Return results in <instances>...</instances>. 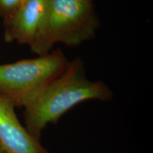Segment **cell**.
I'll return each mask as SVG.
<instances>
[{"instance_id":"6da1fadb","label":"cell","mask_w":153,"mask_h":153,"mask_svg":"<svg viewBox=\"0 0 153 153\" xmlns=\"http://www.w3.org/2000/svg\"><path fill=\"white\" fill-rule=\"evenodd\" d=\"M79 57L70 61L61 74L53 80L24 106L25 128L40 140L49 123H56L69 110L87 100L108 101L112 91L102 81L87 78Z\"/></svg>"},{"instance_id":"7a4b0ae2","label":"cell","mask_w":153,"mask_h":153,"mask_svg":"<svg viewBox=\"0 0 153 153\" xmlns=\"http://www.w3.org/2000/svg\"><path fill=\"white\" fill-rule=\"evenodd\" d=\"M99 23L93 1L47 0L41 26L30 48L42 55L51 52L57 43L77 46L94 37Z\"/></svg>"},{"instance_id":"3957f363","label":"cell","mask_w":153,"mask_h":153,"mask_svg":"<svg viewBox=\"0 0 153 153\" xmlns=\"http://www.w3.org/2000/svg\"><path fill=\"white\" fill-rule=\"evenodd\" d=\"M70 61L60 49L30 59L0 65V97L24 107L61 74Z\"/></svg>"},{"instance_id":"277c9868","label":"cell","mask_w":153,"mask_h":153,"mask_svg":"<svg viewBox=\"0 0 153 153\" xmlns=\"http://www.w3.org/2000/svg\"><path fill=\"white\" fill-rule=\"evenodd\" d=\"M46 5L47 0H25L3 19L4 41L31 46L39 30Z\"/></svg>"},{"instance_id":"5b68a950","label":"cell","mask_w":153,"mask_h":153,"mask_svg":"<svg viewBox=\"0 0 153 153\" xmlns=\"http://www.w3.org/2000/svg\"><path fill=\"white\" fill-rule=\"evenodd\" d=\"M10 101L0 97V144L6 153H48L20 123Z\"/></svg>"},{"instance_id":"8992f818","label":"cell","mask_w":153,"mask_h":153,"mask_svg":"<svg viewBox=\"0 0 153 153\" xmlns=\"http://www.w3.org/2000/svg\"><path fill=\"white\" fill-rule=\"evenodd\" d=\"M25 0H0V17L3 19L10 15Z\"/></svg>"},{"instance_id":"52a82bcc","label":"cell","mask_w":153,"mask_h":153,"mask_svg":"<svg viewBox=\"0 0 153 153\" xmlns=\"http://www.w3.org/2000/svg\"><path fill=\"white\" fill-rule=\"evenodd\" d=\"M0 153H6V152L4 151V150L2 147H1V144H0Z\"/></svg>"},{"instance_id":"ba28073f","label":"cell","mask_w":153,"mask_h":153,"mask_svg":"<svg viewBox=\"0 0 153 153\" xmlns=\"http://www.w3.org/2000/svg\"><path fill=\"white\" fill-rule=\"evenodd\" d=\"M89 1H93V0H89Z\"/></svg>"}]
</instances>
